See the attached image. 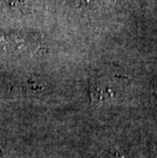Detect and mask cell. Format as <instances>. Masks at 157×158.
Returning <instances> with one entry per match:
<instances>
[{"instance_id": "obj_1", "label": "cell", "mask_w": 157, "mask_h": 158, "mask_svg": "<svg viewBox=\"0 0 157 158\" xmlns=\"http://www.w3.org/2000/svg\"><path fill=\"white\" fill-rule=\"evenodd\" d=\"M39 49L38 42L27 36L21 35H0V50L10 52L31 53Z\"/></svg>"}, {"instance_id": "obj_2", "label": "cell", "mask_w": 157, "mask_h": 158, "mask_svg": "<svg viewBox=\"0 0 157 158\" xmlns=\"http://www.w3.org/2000/svg\"><path fill=\"white\" fill-rule=\"evenodd\" d=\"M91 93L94 102H106L116 98V89H113L107 83L97 82L93 84Z\"/></svg>"}, {"instance_id": "obj_3", "label": "cell", "mask_w": 157, "mask_h": 158, "mask_svg": "<svg viewBox=\"0 0 157 158\" xmlns=\"http://www.w3.org/2000/svg\"><path fill=\"white\" fill-rule=\"evenodd\" d=\"M116 0H84V3L90 6H102L108 5L109 3H114Z\"/></svg>"}, {"instance_id": "obj_4", "label": "cell", "mask_w": 157, "mask_h": 158, "mask_svg": "<svg viewBox=\"0 0 157 158\" xmlns=\"http://www.w3.org/2000/svg\"><path fill=\"white\" fill-rule=\"evenodd\" d=\"M153 88H154V92L157 95V79H155V82H154V85H153Z\"/></svg>"}, {"instance_id": "obj_5", "label": "cell", "mask_w": 157, "mask_h": 158, "mask_svg": "<svg viewBox=\"0 0 157 158\" xmlns=\"http://www.w3.org/2000/svg\"><path fill=\"white\" fill-rule=\"evenodd\" d=\"M115 158H126V156L125 155V154H118V155H116V157Z\"/></svg>"}]
</instances>
